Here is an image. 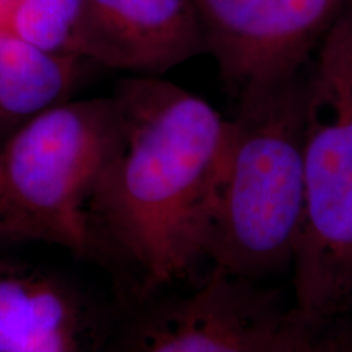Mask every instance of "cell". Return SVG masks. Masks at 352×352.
<instances>
[{"label":"cell","instance_id":"obj_1","mask_svg":"<svg viewBox=\"0 0 352 352\" xmlns=\"http://www.w3.org/2000/svg\"><path fill=\"white\" fill-rule=\"evenodd\" d=\"M121 142L88 202L91 241L127 264L151 297L209 261L232 121L158 76L114 91Z\"/></svg>","mask_w":352,"mask_h":352},{"label":"cell","instance_id":"obj_2","mask_svg":"<svg viewBox=\"0 0 352 352\" xmlns=\"http://www.w3.org/2000/svg\"><path fill=\"white\" fill-rule=\"evenodd\" d=\"M305 72L240 101L209 261L256 280L292 264L305 220Z\"/></svg>","mask_w":352,"mask_h":352},{"label":"cell","instance_id":"obj_3","mask_svg":"<svg viewBox=\"0 0 352 352\" xmlns=\"http://www.w3.org/2000/svg\"><path fill=\"white\" fill-rule=\"evenodd\" d=\"M305 74V220L294 258L296 310L324 321L352 294V7Z\"/></svg>","mask_w":352,"mask_h":352},{"label":"cell","instance_id":"obj_4","mask_svg":"<svg viewBox=\"0 0 352 352\" xmlns=\"http://www.w3.org/2000/svg\"><path fill=\"white\" fill-rule=\"evenodd\" d=\"M121 113L111 96L60 101L2 145L10 195L47 243L76 254L94 248L88 202L121 142Z\"/></svg>","mask_w":352,"mask_h":352},{"label":"cell","instance_id":"obj_5","mask_svg":"<svg viewBox=\"0 0 352 352\" xmlns=\"http://www.w3.org/2000/svg\"><path fill=\"white\" fill-rule=\"evenodd\" d=\"M204 54L236 100L245 101L287 85L351 0H192Z\"/></svg>","mask_w":352,"mask_h":352},{"label":"cell","instance_id":"obj_6","mask_svg":"<svg viewBox=\"0 0 352 352\" xmlns=\"http://www.w3.org/2000/svg\"><path fill=\"white\" fill-rule=\"evenodd\" d=\"M289 311L254 280L212 270L118 323L109 352H270Z\"/></svg>","mask_w":352,"mask_h":352},{"label":"cell","instance_id":"obj_7","mask_svg":"<svg viewBox=\"0 0 352 352\" xmlns=\"http://www.w3.org/2000/svg\"><path fill=\"white\" fill-rule=\"evenodd\" d=\"M204 54L192 0H83L76 56L132 76H160Z\"/></svg>","mask_w":352,"mask_h":352},{"label":"cell","instance_id":"obj_8","mask_svg":"<svg viewBox=\"0 0 352 352\" xmlns=\"http://www.w3.org/2000/svg\"><path fill=\"white\" fill-rule=\"evenodd\" d=\"M116 324L69 277L0 263V352H109Z\"/></svg>","mask_w":352,"mask_h":352},{"label":"cell","instance_id":"obj_9","mask_svg":"<svg viewBox=\"0 0 352 352\" xmlns=\"http://www.w3.org/2000/svg\"><path fill=\"white\" fill-rule=\"evenodd\" d=\"M85 64L0 26V147L36 114L69 100Z\"/></svg>","mask_w":352,"mask_h":352},{"label":"cell","instance_id":"obj_10","mask_svg":"<svg viewBox=\"0 0 352 352\" xmlns=\"http://www.w3.org/2000/svg\"><path fill=\"white\" fill-rule=\"evenodd\" d=\"M82 12L83 0H15L8 28L44 51L76 56Z\"/></svg>","mask_w":352,"mask_h":352},{"label":"cell","instance_id":"obj_11","mask_svg":"<svg viewBox=\"0 0 352 352\" xmlns=\"http://www.w3.org/2000/svg\"><path fill=\"white\" fill-rule=\"evenodd\" d=\"M321 323L292 308L270 352H347L321 329Z\"/></svg>","mask_w":352,"mask_h":352},{"label":"cell","instance_id":"obj_12","mask_svg":"<svg viewBox=\"0 0 352 352\" xmlns=\"http://www.w3.org/2000/svg\"><path fill=\"white\" fill-rule=\"evenodd\" d=\"M0 239L8 241H46L41 230L13 201L3 171L2 147H0Z\"/></svg>","mask_w":352,"mask_h":352},{"label":"cell","instance_id":"obj_13","mask_svg":"<svg viewBox=\"0 0 352 352\" xmlns=\"http://www.w3.org/2000/svg\"><path fill=\"white\" fill-rule=\"evenodd\" d=\"M13 6H15V0H0V26L2 28H8Z\"/></svg>","mask_w":352,"mask_h":352},{"label":"cell","instance_id":"obj_14","mask_svg":"<svg viewBox=\"0 0 352 352\" xmlns=\"http://www.w3.org/2000/svg\"><path fill=\"white\" fill-rule=\"evenodd\" d=\"M347 352H352V347H351V349H349V351H347Z\"/></svg>","mask_w":352,"mask_h":352}]
</instances>
